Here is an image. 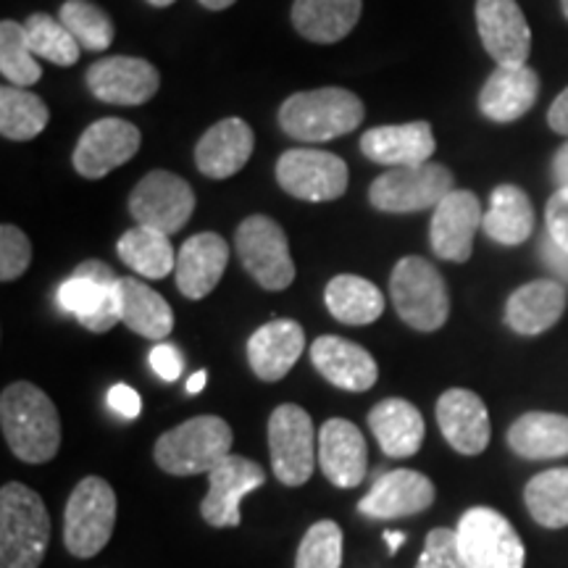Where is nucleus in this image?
Masks as SVG:
<instances>
[{"instance_id": "f257e3e1", "label": "nucleus", "mask_w": 568, "mask_h": 568, "mask_svg": "<svg viewBox=\"0 0 568 568\" xmlns=\"http://www.w3.org/2000/svg\"><path fill=\"white\" fill-rule=\"evenodd\" d=\"M0 426L11 453L24 464H48L61 447L59 410L32 382H13L3 389Z\"/></svg>"}, {"instance_id": "f03ea898", "label": "nucleus", "mask_w": 568, "mask_h": 568, "mask_svg": "<svg viewBox=\"0 0 568 568\" xmlns=\"http://www.w3.org/2000/svg\"><path fill=\"white\" fill-rule=\"evenodd\" d=\"M51 542L42 497L21 481L0 489V568H40Z\"/></svg>"}, {"instance_id": "7ed1b4c3", "label": "nucleus", "mask_w": 568, "mask_h": 568, "mask_svg": "<svg viewBox=\"0 0 568 568\" xmlns=\"http://www.w3.org/2000/svg\"><path fill=\"white\" fill-rule=\"evenodd\" d=\"M364 113V101L355 92L322 88L290 95L280 109V124L293 140L326 142L353 132Z\"/></svg>"}, {"instance_id": "20e7f679", "label": "nucleus", "mask_w": 568, "mask_h": 568, "mask_svg": "<svg viewBox=\"0 0 568 568\" xmlns=\"http://www.w3.org/2000/svg\"><path fill=\"white\" fill-rule=\"evenodd\" d=\"M232 426L222 416H195L161 435L153 456L172 477H195L232 456Z\"/></svg>"}, {"instance_id": "39448f33", "label": "nucleus", "mask_w": 568, "mask_h": 568, "mask_svg": "<svg viewBox=\"0 0 568 568\" xmlns=\"http://www.w3.org/2000/svg\"><path fill=\"white\" fill-rule=\"evenodd\" d=\"M389 295L397 316L416 332L443 329L450 316V295L443 274L422 255L397 261L389 276Z\"/></svg>"}, {"instance_id": "423d86ee", "label": "nucleus", "mask_w": 568, "mask_h": 568, "mask_svg": "<svg viewBox=\"0 0 568 568\" xmlns=\"http://www.w3.org/2000/svg\"><path fill=\"white\" fill-rule=\"evenodd\" d=\"M116 493L103 477H84L69 495L63 545L71 556L95 558L116 529Z\"/></svg>"}, {"instance_id": "0eeeda50", "label": "nucleus", "mask_w": 568, "mask_h": 568, "mask_svg": "<svg viewBox=\"0 0 568 568\" xmlns=\"http://www.w3.org/2000/svg\"><path fill=\"white\" fill-rule=\"evenodd\" d=\"M59 305L67 314L77 316L84 329L103 335L113 324L122 322L119 314V276L103 261H84L74 274L61 284Z\"/></svg>"}, {"instance_id": "6e6552de", "label": "nucleus", "mask_w": 568, "mask_h": 568, "mask_svg": "<svg viewBox=\"0 0 568 568\" xmlns=\"http://www.w3.org/2000/svg\"><path fill=\"white\" fill-rule=\"evenodd\" d=\"M268 453H272L274 477L287 487H301L314 477L318 458V439L314 422L295 403L274 408L268 418Z\"/></svg>"}, {"instance_id": "1a4fd4ad", "label": "nucleus", "mask_w": 568, "mask_h": 568, "mask_svg": "<svg viewBox=\"0 0 568 568\" xmlns=\"http://www.w3.org/2000/svg\"><path fill=\"white\" fill-rule=\"evenodd\" d=\"M453 174L443 163H424V166L389 169L376 176L368 190V203L385 213H416L437 209L453 193Z\"/></svg>"}, {"instance_id": "9d476101", "label": "nucleus", "mask_w": 568, "mask_h": 568, "mask_svg": "<svg viewBox=\"0 0 568 568\" xmlns=\"http://www.w3.org/2000/svg\"><path fill=\"white\" fill-rule=\"evenodd\" d=\"M240 261L245 272L264 290L280 293L295 282V264L290 255L287 234L274 219L247 216L234 234Z\"/></svg>"}, {"instance_id": "9b49d317", "label": "nucleus", "mask_w": 568, "mask_h": 568, "mask_svg": "<svg viewBox=\"0 0 568 568\" xmlns=\"http://www.w3.org/2000/svg\"><path fill=\"white\" fill-rule=\"evenodd\" d=\"M458 545L468 568H524L521 537L510 521L493 508H471L458 521Z\"/></svg>"}, {"instance_id": "f8f14e48", "label": "nucleus", "mask_w": 568, "mask_h": 568, "mask_svg": "<svg viewBox=\"0 0 568 568\" xmlns=\"http://www.w3.org/2000/svg\"><path fill=\"white\" fill-rule=\"evenodd\" d=\"M276 182L287 195L305 203H329L345 195L347 163L335 153L293 148L276 161Z\"/></svg>"}, {"instance_id": "ddd939ff", "label": "nucleus", "mask_w": 568, "mask_h": 568, "mask_svg": "<svg viewBox=\"0 0 568 568\" xmlns=\"http://www.w3.org/2000/svg\"><path fill=\"white\" fill-rule=\"evenodd\" d=\"M195 211V193L182 176L172 172H151L138 182L130 195V213L138 226L161 234L180 232Z\"/></svg>"}, {"instance_id": "4468645a", "label": "nucleus", "mask_w": 568, "mask_h": 568, "mask_svg": "<svg viewBox=\"0 0 568 568\" xmlns=\"http://www.w3.org/2000/svg\"><path fill=\"white\" fill-rule=\"evenodd\" d=\"M140 142L142 134L134 124L124 119H101L82 132L71 161L84 180H101L132 161L140 151Z\"/></svg>"}, {"instance_id": "2eb2a0df", "label": "nucleus", "mask_w": 568, "mask_h": 568, "mask_svg": "<svg viewBox=\"0 0 568 568\" xmlns=\"http://www.w3.org/2000/svg\"><path fill=\"white\" fill-rule=\"evenodd\" d=\"M266 474L255 460L245 456H226L209 474V495L201 503V516L205 524L216 529L237 527L243 521L240 503L247 493L264 487Z\"/></svg>"}, {"instance_id": "dca6fc26", "label": "nucleus", "mask_w": 568, "mask_h": 568, "mask_svg": "<svg viewBox=\"0 0 568 568\" xmlns=\"http://www.w3.org/2000/svg\"><path fill=\"white\" fill-rule=\"evenodd\" d=\"M88 88L103 103L142 105L159 92L161 74L138 55H111L88 69Z\"/></svg>"}, {"instance_id": "f3484780", "label": "nucleus", "mask_w": 568, "mask_h": 568, "mask_svg": "<svg viewBox=\"0 0 568 568\" xmlns=\"http://www.w3.org/2000/svg\"><path fill=\"white\" fill-rule=\"evenodd\" d=\"M477 30L495 67H524L531 53V30L516 0H477Z\"/></svg>"}, {"instance_id": "a211bd4d", "label": "nucleus", "mask_w": 568, "mask_h": 568, "mask_svg": "<svg viewBox=\"0 0 568 568\" xmlns=\"http://www.w3.org/2000/svg\"><path fill=\"white\" fill-rule=\"evenodd\" d=\"M485 222L479 197L471 190H453L432 213L429 243L437 258L466 264L471 258L474 234Z\"/></svg>"}, {"instance_id": "6ab92c4d", "label": "nucleus", "mask_w": 568, "mask_h": 568, "mask_svg": "<svg viewBox=\"0 0 568 568\" xmlns=\"http://www.w3.org/2000/svg\"><path fill=\"white\" fill-rule=\"evenodd\" d=\"M435 497L437 489L429 477L414 468H395L376 479V485L358 503V510L376 521H389L422 514L435 503Z\"/></svg>"}, {"instance_id": "aec40b11", "label": "nucleus", "mask_w": 568, "mask_h": 568, "mask_svg": "<svg viewBox=\"0 0 568 568\" xmlns=\"http://www.w3.org/2000/svg\"><path fill=\"white\" fill-rule=\"evenodd\" d=\"M437 424L447 445L460 456H479L487 450L493 426H489L485 400L471 389L453 387L439 395Z\"/></svg>"}, {"instance_id": "412c9836", "label": "nucleus", "mask_w": 568, "mask_h": 568, "mask_svg": "<svg viewBox=\"0 0 568 568\" xmlns=\"http://www.w3.org/2000/svg\"><path fill=\"white\" fill-rule=\"evenodd\" d=\"M318 466L335 487H358L368 471L366 439L358 426L347 418H329L318 432Z\"/></svg>"}, {"instance_id": "4be33fe9", "label": "nucleus", "mask_w": 568, "mask_h": 568, "mask_svg": "<svg viewBox=\"0 0 568 568\" xmlns=\"http://www.w3.org/2000/svg\"><path fill=\"white\" fill-rule=\"evenodd\" d=\"M361 151L368 161L387 169H408L429 163L437 151L435 132L429 122L374 126L361 138Z\"/></svg>"}, {"instance_id": "5701e85b", "label": "nucleus", "mask_w": 568, "mask_h": 568, "mask_svg": "<svg viewBox=\"0 0 568 568\" xmlns=\"http://www.w3.org/2000/svg\"><path fill=\"white\" fill-rule=\"evenodd\" d=\"M311 364L329 385L347 393H366L379 379V366L366 347L345 337L324 335L311 345Z\"/></svg>"}, {"instance_id": "b1692460", "label": "nucleus", "mask_w": 568, "mask_h": 568, "mask_svg": "<svg viewBox=\"0 0 568 568\" xmlns=\"http://www.w3.org/2000/svg\"><path fill=\"white\" fill-rule=\"evenodd\" d=\"M255 148V134L243 119L230 116L211 126L195 145V166L209 180H230L243 172Z\"/></svg>"}, {"instance_id": "393cba45", "label": "nucleus", "mask_w": 568, "mask_h": 568, "mask_svg": "<svg viewBox=\"0 0 568 568\" xmlns=\"http://www.w3.org/2000/svg\"><path fill=\"white\" fill-rule=\"evenodd\" d=\"M230 264V245L216 232H201L184 240L176 255V287L190 301H203L213 293Z\"/></svg>"}, {"instance_id": "a878e982", "label": "nucleus", "mask_w": 568, "mask_h": 568, "mask_svg": "<svg viewBox=\"0 0 568 568\" xmlns=\"http://www.w3.org/2000/svg\"><path fill=\"white\" fill-rule=\"evenodd\" d=\"M539 98V74L524 67H495L479 90V111L489 122L508 124L527 116Z\"/></svg>"}, {"instance_id": "bb28decb", "label": "nucleus", "mask_w": 568, "mask_h": 568, "mask_svg": "<svg viewBox=\"0 0 568 568\" xmlns=\"http://www.w3.org/2000/svg\"><path fill=\"white\" fill-rule=\"evenodd\" d=\"M305 351V332L293 318H274L247 339V364L264 382H280Z\"/></svg>"}, {"instance_id": "cd10ccee", "label": "nucleus", "mask_w": 568, "mask_h": 568, "mask_svg": "<svg viewBox=\"0 0 568 568\" xmlns=\"http://www.w3.org/2000/svg\"><path fill=\"white\" fill-rule=\"evenodd\" d=\"M566 311V287L556 280L527 282L510 293L506 324L516 335L537 337L552 329Z\"/></svg>"}, {"instance_id": "c85d7f7f", "label": "nucleus", "mask_w": 568, "mask_h": 568, "mask_svg": "<svg viewBox=\"0 0 568 568\" xmlns=\"http://www.w3.org/2000/svg\"><path fill=\"white\" fill-rule=\"evenodd\" d=\"M368 426H372L376 443L389 458H410L422 450L424 443V416L414 403L403 397H387L368 410Z\"/></svg>"}, {"instance_id": "c756f323", "label": "nucleus", "mask_w": 568, "mask_h": 568, "mask_svg": "<svg viewBox=\"0 0 568 568\" xmlns=\"http://www.w3.org/2000/svg\"><path fill=\"white\" fill-rule=\"evenodd\" d=\"M364 0H295L293 27L297 34L318 45H332L358 24Z\"/></svg>"}, {"instance_id": "7c9ffc66", "label": "nucleus", "mask_w": 568, "mask_h": 568, "mask_svg": "<svg viewBox=\"0 0 568 568\" xmlns=\"http://www.w3.org/2000/svg\"><path fill=\"white\" fill-rule=\"evenodd\" d=\"M119 314H122L126 329L145 339H155V343L172 335L174 329L172 305L153 287L130 280V276H119Z\"/></svg>"}, {"instance_id": "2f4dec72", "label": "nucleus", "mask_w": 568, "mask_h": 568, "mask_svg": "<svg viewBox=\"0 0 568 568\" xmlns=\"http://www.w3.org/2000/svg\"><path fill=\"white\" fill-rule=\"evenodd\" d=\"M508 445L527 460H548L568 456V416L531 410L518 416L508 429Z\"/></svg>"}, {"instance_id": "473e14b6", "label": "nucleus", "mask_w": 568, "mask_h": 568, "mask_svg": "<svg viewBox=\"0 0 568 568\" xmlns=\"http://www.w3.org/2000/svg\"><path fill=\"white\" fill-rule=\"evenodd\" d=\"M481 230L497 245H521L527 243L535 232V209H531L529 195L516 184H500L489 195V209L485 213Z\"/></svg>"}, {"instance_id": "72a5a7b5", "label": "nucleus", "mask_w": 568, "mask_h": 568, "mask_svg": "<svg viewBox=\"0 0 568 568\" xmlns=\"http://www.w3.org/2000/svg\"><path fill=\"white\" fill-rule=\"evenodd\" d=\"M324 303L337 322L351 326L374 324L385 314V295L374 282L355 274H339L326 284Z\"/></svg>"}, {"instance_id": "f704fd0d", "label": "nucleus", "mask_w": 568, "mask_h": 568, "mask_svg": "<svg viewBox=\"0 0 568 568\" xmlns=\"http://www.w3.org/2000/svg\"><path fill=\"white\" fill-rule=\"evenodd\" d=\"M116 253L126 266L148 280H163L176 268V253L166 234L148 230V226H134L124 232L116 243Z\"/></svg>"}, {"instance_id": "c9c22d12", "label": "nucleus", "mask_w": 568, "mask_h": 568, "mask_svg": "<svg viewBox=\"0 0 568 568\" xmlns=\"http://www.w3.org/2000/svg\"><path fill=\"white\" fill-rule=\"evenodd\" d=\"M48 105L40 95L6 84L0 90V134L6 140L24 142L38 138V134L48 126Z\"/></svg>"}, {"instance_id": "e433bc0d", "label": "nucleus", "mask_w": 568, "mask_h": 568, "mask_svg": "<svg viewBox=\"0 0 568 568\" xmlns=\"http://www.w3.org/2000/svg\"><path fill=\"white\" fill-rule=\"evenodd\" d=\"M524 503L539 527H568V468H548L531 477L524 489Z\"/></svg>"}, {"instance_id": "4c0bfd02", "label": "nucleus", "mask_w": 568, "mask_h": 568, "mask_svg": "<svg viewBox=\"0 0 568 568\" xmlns=\"http://www.w3.org/2000/svg\"><path fill=\"white\" fill-rule=\"evenodd\" d=\"M27 42L32 53L40 59L55 63V67H74L80 61V42L74 40L61 19H53L51 13H32L24 21Z\"/></svg>"}, {"instance_id": "58836bf2", "label": "nucleus", "mask_w": 568, "mask_h": 568, "mask_svg": "<svg viewBox=\"0 0 568 568\" xmlns=\"http://www.w3.org/2000/svg\"><path fill=\"white\" fill-rule=\"evenodd\" d=\"M59 19L84 51H109L113 42V21L101 6L90 3V0H67L61 6Z\"/></svg>"}, {"instance_id": "ea45409f", "label": "nucleus", "mask_w": 568, "mask_h": 568, "mask_svg": "<svg viewBox=\"0 0 568 568\" xmlns=\"http://www.w3.org/2000/svg\"><path fill=\"white\" fill-rule=\"evenodd\" d=\"M0 71L13 88H32L40 82L42 69L27 42V30L19 21L3 19L0 24Z\"/></svg>"}, {"instance_id": "a19ab883", "label": "nucleus", "mask_w": 568, "mask_h": 568, "mask_svg": "<svg viewBox=\"0 0 568 568\" xmlns=\"http://www.w3.org/2000/svg\"><path fill=\"white\" fill-rule=\"evenodd\" d=\"M343 566V529L332 518L316 521L305 531L297 548L295 568H339Z\"/></svg>"}, {"instance_id": "79ce46f5", "label": "nucleus", "mask_w": 568, "mask_h": 568, "mask_svg": "<svg viewBox=\"0 0 568 568\" xmlns=\"http://www.w3.org/2000/svg\"><path fill=\"white\" fill-rule=\"evenodd\" d=\"M32 261V243L19 226H0V280L11 282L27 272Z\"/></svg>"}, {"instance_id": "37998d69", "label": "nucleus", "mask_w": 568, "mask_h": 568, "mask_svg": "<svg viewBox=\"0 0 568 568\" xmlns=\"http://www.w3.org/2000/svg\"><path fill=\"white\" fill-rule=\"evenodd\" d=\"M416 568H468L464 552H460L458 535L453 529H432L426 535L424 552Z\"/></svg>"}, {"instance_id": "c03bdc74", "label": "nucleus", "mask_w": 568, "mask_h": 568, "mask_svg": "<svg viewBox=\"0 0 568 568\" xmlns=\"http://www.w3.org/2000/svg\"><path fill=\"white\" fill-rule=\"evenodd\" d=\"M545 224L548 237L568 253V190H556L545 205Z\"/></svg>"}, {"instance_id": "a18cd8bd", "label": "nucleus", "mask_w": 568, "mask_h": 568, "mask_svg": "<svg viewBox=\"0 0 568 568\" xmlns=\"http://www.w3.org/2000/svg\"><path fill=\"white\" fill-rule=\"evenodd\" d=\"M151 366L163 382H176L182 376V368H184L180 347H174L169 343H159L151 351Z\"/></svg>"}, {"instance_id": "49530a36", "label": "nucleus", "mask_w": 568, "mask_h": 568, "mask_svg": "<svg viewBox=\"0 0 568 568\" xmlns=\"http://www.w3.org/2000/svg\"><path fill=\"white\" fill-rule=\"evenodd\" d=\"M109 406L124 418H138L142 410V400L130 385H113L109 393Z\"/></svg>"}, {"instance_id": "de8ad7c7", "label": "nucleus", "mask_w": 568, "mask_h": 568, "mask_svg": "<svg viewBox=\"0 0 568 568\" xmlns=\"http://www.w3.org/2000/svg\"><path fill=\"white\" fill-rule=\"evenodd\" d=\"M542 258L545 264H548V268L556 276H560V284H568V253L564 251V247L552 243V240L548 237L542 243Z\"/></svg>"}, {"instance_id": "09e8293b", "label": "nucleus", "mask_w": 568, "mask_h": 568, "mask_svg": "<svg viewBox=\"0 0 568 568\" xmlns=\"http://www.w3.org/2000/svg\"><path fill=\"white\" fill-rule=\"evenodd\" d=\"M548 124L552 132L564 134V138H568V88L560 92V95L552 101L550 111H548Z\"/></svg>"}, {"instance_id": "8fccbe9b", "label": "nucleus", "mask_w": 568, "mask_h": 568, "mask_svg": "<svg viewBox=\"0 0 568 568\" xmlns=\"http://www.w3.org/2000/svg\"><path fill=\"white\" fill-rule=\"evenodd\" d=\"M552 180H556L558 190H568V140L552 155Z\"/></svg>"}, {"instance_id": "3c124183", "label": "nucleus", "mask_w": 568, "mask_h": 568, "mask_svg": "<svg viewBox=\"0 0 568 568\" xmlns=\"http://www.w3.org/2000/svg\"><path fill=\"white\" fill-rule=\"evenodd\" d=\"M385 542L389 548V556H395V552L400 550V545L406 542V535H403V531H385Z\"/></svg>"}, {"instance_id": "603ef678", "label": "nucleus", "mask_w": 568, "mask_h": 568, "mask_svg": "<svg viewBox=\"0 0 568 568\" xmlns=\"http://www.w3.org/2000/svg\"><path fill=\"white\" fill-rule=\"evenodd\" d=\"M205 382H209V374H205V372H195V374L187 379V393H190V395H197V393H201V389L205 387Z\"/></svg>"}, {"instance_id": "864d4df0", "label": "nucleus", "mask_w": 568, "mask_h": 568, "mask_svg": "<svg viewBox=\"0 0 568 568\" xmlns=\"http://www.w3.org/2000/svg\"><path fill=\"white\" fill-rule=\"evenodd\" d=\"M197 3L209 11H224V9H230L232 3H237V0H197Z\"/></svg>"}, {"instance_id": "5fc2aeb1", "label": "nucleus", "mask_w": 568, "mask_h": 568, "mask_svg": "<svg viewBox=\"0 0 568 568\" xmlns=\"http://www.w3.org/2000/svg\"><path fill=\"white\" fill-rule=\"evenodd\" d=\"M148 3L155 6V9H166V6H172L174 0H148Z\"/></svg>"}, {"instance_id": "6e6d98bb", "label": "nucleus", "mask_w": 568, "mask_h": 568, "mask_svg": "<svg viewBox=\"0 0 568 568\" xmlns=\"http://www.w3.org/2000/svg\"><path fill=\"white\" fill-rule=\"evenodd\" d=\"M560 9H564V17L568 19V0H560Z\"/></svg>"}]
</instances>
